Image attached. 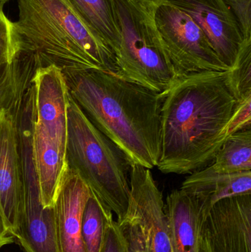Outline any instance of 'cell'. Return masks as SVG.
I'll list each match as a JSON object with an SVG mask.
<instances>
[{"mask_svg": "<svg viewBox=\"0 0 251 252\" xmlns=\"http://www.w3.org/2000/svg\"><path fill=\"white\" fill-rule=\"evenodd\" d=\"M13 60L11 41V21L0 7V69L9 67Z\"/></svg>", "mask_w": 251, "mask_h": 252, "instance_id": "603a6c76", "label": "cell"}, {"mask_svg": "<svg viewBox=\"0 0 251 252\" xmlns=\"http://www.w3.org/2000/svg\"><path fill=\"white\" fill-rule=\"evenodd\" d=\"M14 238L10 235L5 218L0 207V249L4 246L14 242Z\"/></svg>", "mask_w": 251, "mask_h": 252, "instance_id": "484cf974", "label": "cell"}, {"mask_svg": "<svg viewBox=\"0 0 251 252\" xmlns=\"http://www.w3.org/2000/svg\"><path fill=\"white\" fill-rule=\"evenodd\" d=\"M32 81L35 91L34 121L66 154L70 93L66 77L54 65L37 66Z\"/></svg>", "mask_w": 251, "mask_h": 252, "instance_id": "ba28073f", "label": "cell"}, {"mask_svg": "<svg viewBox=\"0 0 251 252\" xmlns=\"http://www.w3.org/2000/svg\"><path fill=\"white\" fill-rule=\"evenodd\" d=\"M30 132L20 135L24 180L22 215L13 238L24 252H60L54 206L43 207L31 152Z\"/></svg>", "mask_w": 251, "mask_h": 252, "instance_id": "52a82bcc", "label": "cell"}, {"mask_svg": "<svg viewBox=\"0 0 251 252\" xmlns=\"http://www.w3.org/2000/svg\"><path fill=\"white\" fill-rule=\"evenodd\" d=\"M66 77L69 93L88 119L132 164L157 167L164 96L114 74L91 70Z\"/></svg>", "mask_w": 251, "mask_h": 252, "instance_id": "7a4b0ae2", "label": "cell"}, {"mask_svg": "<svg viewBox=\"0 0 251 252\" xmlns=\"http://www.w3.org/2000/svg\"><path fill=\"white\" fill-rule=\"evenodd\" d=\"M172 252H214L206 231L207 209L182 189L167 195L165 204Z\"/></svg>", "mask_w": 251, "mask_h": 252, "instance_id": "4fadbf2b", "label": "cell"}, {"mask_svg": "<svg viewBox=\"0 0 251 252\" xmlns=\"http://www.w3.org/2000/svg\"><path fill=\"white\" fill-rule=\"evenodd\" d=\"M91 192L76 170L69 167L54 204L60 252H85L82 216Z\"/></svg>", "mask_w": 251, "mask_h": 252, "instance_id": "5bb4252c", "label": "cell"}, {"mask_svg": "<svg viewBox=\"0 0 251 252\" xmlns=\"http://www.w3.org/2000/svg\"><path fill=\"white\" fill-rule=\"evenodd\" d=\"M66 158L91 194L117 220L129 207L131 164L125 153L102 133L70 95Z\"/></svg>", "mask_w": 251, "mask_h": 252, "instance_id": "277c9868", "label": "cell"}, {"mask_svg": "<svg viewBox=\"0 0 251 252\" xmlns=\"http://www.w3.org/2000/svg\"><path fill=\"white\" fill-rule=\"evenodd\" d=\"M102 252H124L123 240L117 222L113 219V214L108 219Z\"/></svg>", "mask_w": 251, "mask_h": 252, "instance_id": "d4e9b609", "label": "cell"}, {"mask_svg": "<svg viewBox=\"0 0 251 252\" xmlns=\"http://www.w3.org/2000/svg\"><path fill=\"white\" fill-rule=\"evenodd\" d=\"M188 15L206 34L221 62L232 67L243 40L223 0H165Z\"/></svg>", "mask_w": 251, "mask_h": 252, "instance_id": "8fae6325", "label": "cell"}, {"mask_svg": "<svg viewBox=\"0 0 251 252\" xmlns=\"http://www.w3.org/2000/svg\"><path fill=\"white\" fill-rule=\"evenodd\" d=\"M248 127H251V97L237 102L234 113L227 126L226 136L228 138Z\"/></svg>", "mask_w": 251, "mask_h": 252, "instance_id": "cb8c5ba5", "label": "cell"}, {"mask_svg": "<svg viewBox=\"0 0 251 252\" xmlns=\"http://www.w3.org/2000/svg\"><path fill=\"white\" fill-rule=\"evenodd\" d=\"M209 165L218 173H234L251 170V127L230 136Z\"/></svg>", "mask_w": 251, "mask_h": 252, "instance_id": "ac0fdd59", "label": "cell"}, {"mask_svg": "<svg viewBox=\"0 0 251 252\" xmlns=\"http://www.w3.org/2000/svg\"><path fill=\"white\" fill-rule=\"evenodd\" d=\"M181 189L198 198L209 212L223 198L251 194V170L222 173L208 165L186 178Z\"/></svg>", "mask_w": 251, "mask_h": 252, "instance_id": "2e32d148", "label": "cell"}, {"mask_svg": "<svg viewBox=\"0 0 251 252\" xmlns=\"http://www.w3.org/2000/svg\"><path fill=\"white\" fill-rule=\"evenodd\" d=\"M120 42L114 53V75L164 93L176 80L155 22L153 3L113 0Z\"/></svg>", "mask_w": 251, "mask_h": 252, "instance_id": "5b68a950", "label": "cell"}, {"mask_svg": "<svg viewBox=\"0 0 251 252\" xmlns=\"http://www.w3.org/2000/svg\"><path fill=\"white\" fill-rule=\"evenodd\" d=\"M11 22L13 50L35 66L54 65L65 76L91 70L115 74L114 55L78 19L64 0H17Z\"/></svg>", "mask_w": 251, "mask_h": 252, "instance_id": "3957f363", "label": "cell"}, {"mask_svg": "<svg viewBox=\"0 0 251 252\" xmlns=\"http://www.w3.org/2000/svg\"><path fill=\"white\" fill-rule=\"evenodd\" d=\"M205 223L214 252H251V194L215 203Z\"/></svg>", "mask_w": 251, "mask_h": 252, "instance_id": "7c38bea8", "label": "cell"}, {"mask_svg": "<svg viewBox=\"0 0 251 252\" xmlns=\"http://www.w3.org/2000/svg\"><path fill=\"white\" fill-rule=\"evenodd\" d=\"M240 31L243 41L251 40V0H223Z\"/></svg>", "mask_w": 251, "mask_h": 252, "instance_id": "7402d4cb", "label": "cell"}, {"mask_svg": "<svg viewBox=\"0 0 251 252\" xmlns=\"http://www.w3.org/2000/svg\"><path fill=\"white\" fill-rule=\"evenodd\" d=\"M14 118L0 109V207L13 237L22 215L24 180L19 133Z\"/></svg>", "mask_w": 251, "mask_h": 252, "instance_id": "30bf717a", "label": "cell"}, {"mask_svg": "<svg viewBox=\"0 0 251 252\" xmlns=\"http://www.w3.org/2000/svg\"><path fill=\"white\" fill-rule=\"evenodd\" d=\"M144 1H148V2L153 3V4H159L161 1H163V0H144Z\"/></svg>", "mask_w": 251, "mask_h": 252, "instance_id": "4316f807", "label": "cell"}, {"mask_svg": "<svg viewBox=\"0 0 251 252\" xmlns=\"http://www.w3.org/2000/svg\"><path fill=\"white\" fill-rule=\"evenodd\" d=\"M112 214V212L105 208L91 194L82 216V238L85 252H102L108 219Z\"/></svg>", "mask_w": 251, "mask_h": 252, "instance_id": "d6986e66", "label": "cell"}, {"mask_svg": "<svg viewBox=\"0 0 251 252\" xmlns=\"http://www.w3.org/2000/svg\"><path fill=\"white\" fill-rule=\"evenodd\" d=\"M78 19L115 52L120 42L113 0H64Z\"/></svg>", "mask_w": 251, "mask_h": 252, "instance_id": "e0dca14e", "label": "cell"}, {"mask_svg": "<svg viewBox=\"0 0 251 252\" xmlns=\"http://www.w3.org/2000/svg\"><path fill=\"white\" fill-rule=\"evenodd\" d=\"M128 210L139 219L150 252H172L163 195L150 169L138 164L131 167Z\"/></svg>", "mask_w": 251, "mask_h": 252, "instance_id": "9c48e42d", "label": "cell"}, {"mask_svg": "<svg viewBox=\"0 0 251 252\" xmlns=\"http://www.w3.org/2000/svg\"><path fill=\"white\" fill-rule=\"evenodd\" d=\"M30 144L41 203L45 208L53 207L69 168L66 154L35 121L32 123Z\"/></svg>", "mask_w": 251, "mask_h": 252, "instance_id": "9a60e30c", "label": "cell"}, {"mask_svg": "<svg viewBox=\"0 0 251 252\" xmlns=\"http://www.w3.org/2000/svg\"><path fill=\"white\" fill-rule=\"evenodd\" d=\"M116 222L123 240L124 252H150L147 235L134 213L128 210L126 216Z\"/></svg>", "mask_w": 251, "mask_h": 252, "instance_id": "44dd1931", "label": "cell"}, {"mask_svg": "<svg viewBox=\"0 0 251 252\" xmlns=\"http://www.w3.org/2000/svg\"><path fill=\"white\" fill-rule=\"evenodd\" d=\"M227 71L182 75L162 93L157 167L162 173L184 175L209 165L228 139L226 127L237 100Z\"/></svg>", "mask_w": 251, "mask_h": 252, "instance_id": "6da1fadb", "label": "cell"}, {"mask_svg": "<svg viewBox=\"0 0 251 252\" xmlns=\"http://www.w3.org/2000/svg\"><path fill=\"white\" fill-rule=\"evenodd\" d=\"M227 78L237 102L251 97V40L243 41Z\"/></svg>", "mask_w": 251, "mask_h": 252, "instance_id": "ffe728a7", "label": "cell"}, {"mask_svg": "<svg viewBox=\"0 0 251 252\" xmlns=\"http://www.w3.org/2000/svg\"><path fill=\"white\" fill-rule=\"evenodd\" d=\"M8 1H10V0H0V7H2L3 4H5Z\"/></svg>", "mask_w": 251, "mask_h": 252, "instance_id": "83f0119b", "label": "cell"}, {"mask_svg": "<svg viewBox=\"0 0 251 252\" xmlns=\"http://www.w3.org/2000/svg\"><path fill=\"white\" fill-rule=\"evenodd\" d=\"M154 16L176 79L194 72L229 69L221 62L203 30L188 15L163 0L155 6Z\"/></svg>", "mask_w": 251, "mask_h": 252, "instance_id": "8992f818", "label": "cell"}]
</instances>
